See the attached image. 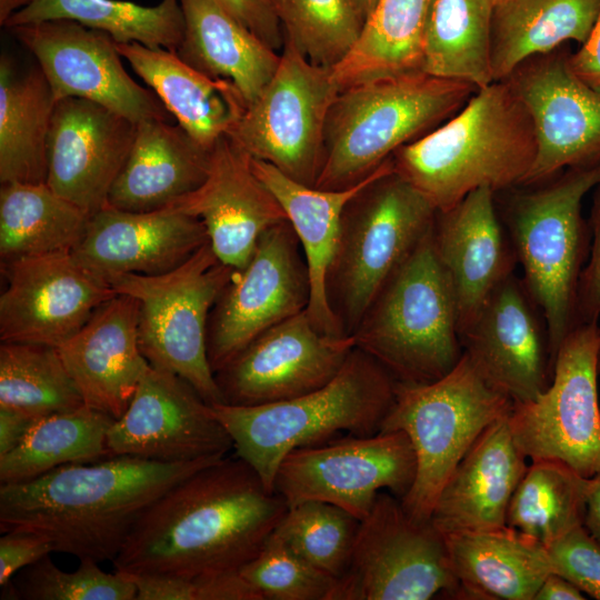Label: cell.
Segmentation results:
<instances>
[{"mask_svg":"<svg viewBox=\"0 0 600 600\" xmlns=\"http://www.w3.org/2000/svg\"><path fill=\"white\" fill-rule=\"evenodd\" d=\"M83 404L57 347L1 342L0 407L41 419Z\"/></svg>","mask_w":600,"mask_h":600,"instance_id":"41","label":"cell"},{"mask_svg":"<svg viewBox=\"0 0 600 600\" xmlns=\"http://www.w3.org/2000/svg\"><path fill=\"white\" fill-rule=\"evenodd\" d=\"M9 30L36 58L56 101L90 100L134 123L173 119L150 88L129 76L117 41L107 32L71 20H49Z\"/></svg>","mask_w":600,"mask_h":600,"instance_id":"16","label":"cell"},{"mask_svg":"<svg viewBox=\"0 0 600 600\" xmlns=\"http://www.w3.org/2000/svg\"><path fill=\"white\" fill-rule=\"evenodd\" d=\"M117 49L177 123L208 150L228 134L246 108L231 83L203 74L176 51L138 42H117Z\"/></svg>","mask_w":600,"mask_h":600,"instance_id":"30","label":"cell"},{"mask_svg":"<svg viewBox=\"0 0 600 600\" xmlns=\"http://www.w3.org/2000/svg\"><path fill=\"white\" fill-rule=\"evenodd\" d=\"M492 1H493V3H494L496 0H492Z\"/></svg>","mask_w":600,"mask_h":600,"instance_id":"57","label":"cell"},{"mask_svg":"<svg viewBox=\"0 0 600 600\" xmlns=\"http://www.w3.org/2000/svg\"><path fill=\"white\" fill-rule=\"evenodd\" d=\"M358 13L366 21L368 16L372 12L378 0H352Z\"/></svg>","mask_w":600,"mask_h":600,"instance_id":"56","label":"cell"},{"mask_svg":"<svg viewBox=\"0 0 600 600\" xmlns=\"http://www.w3.org/2000/svg\"><path fill=\"white\" fill-rule=\"evenodd\" d=\"M286 500L240 457H223L160 496L112 561L134 574L206 577L240 572L286 512Z\"/></svg>","mask_w":600,"mask_h":600,"instance_id":"1","label":"cell"},{"mask_svg":"<svg viewBox=\"0 0 600 600\" xmlns=\"http://www.w3.org/2000/svg\"><path fill=\"white\" fill-rule=\"evenodd\" d=\"M513 401L489 383L463 353L444 377L424 384L398 382L381 431H402L417 461L411 489L401 499L414 519L427 521L446 481L480 434L507 417Z\"/></svg>","mask_w":600,"mask_h":600,"instance_id":"9","label":"cell"},{"mask_svg":"<svg viewBox=\"0 0 600 600\" xmlns=\"http://www.w3.org/2000/svg\"><path fill=\"white\" fill-rule=\"evenodd\" d=\"M354 347L352 334L320 332L306 309L262 332L214 373L220 403L260 406L311 392L336 377Z\"/></svg>","mask_w":600,"mask_h":600,"instance_id":"19","label":"cell"},{"mask_svg":"<svg viewBox=\"0 0 600 600\" xmlns=\"http://www.w3.org/2000/svg\"><path fill=\"white\" fill-rule=\"evenodd\" d=\"M284 40L312 64L332 69L358 41L363 19L352 0H272Z\"/></svg>","mask_w":600,"mask_h":600,"instance_id":"42","label":"cell"},{"mask_svg":"<svg viewBox=\"0 0 600 600\" xmlns=\"http://www.w3.org/2000/svg\"><path fill=\"white\" fill-rule=\"evenodd\" d=\"M170 207L198 217L216 256L234 270L248 264L266 230L288 220L250 157L228 134L211 149L204 182Z\"/></svg>","mask_w":600,"mask_h":600,"instance_id":"23","label":"cell"},{"mask_svg":"<svg viewBox=\"0 0 600 600\" xmlns=\"http://www.w3.org/2000/svg\"><path fill=\"white\" fill-rule=\"evenodd\" d=\"M250 159L253 172L279 201L302 248L310 281L307 313L311 322L324 334H347L328 299V272L347 203L379 173L383 163L350 188L323 190L299 183L268 162Z\"/></svg>","mask_w":600,"mask_h":600,"instance_id":"29","label":"cell"},{"mask_svg":"<svg viewBox=\"0 0 600 600\" xmlns=\"http://www.w3.org/2000/svg\"><path fill=\"white\" fill-rule=\"evenodd\" d=\"M593 190L589 219L591 239L578 284L577 323L598 321L600 318V183ZM598 372L600 374V350Z\"/></svg>","mask_w":600,"mask_h":600,"instance_id":"48","label":"cell"},{"mask_svg":"<svg viewBox=\"0 0 600 600\" xmlns=\"http://www.w3.org/2000/svg\"><path fill=\"white\" fill-rule=\"evenodd\" d=\"M223 457L160 462L112 456L58 467L33 480L0 486V531L27 530L53 552L113 561L146 510L167 490Z\"/></svg>","mask_w":600,"mask_h":600,"instance_id":"2","label":"cell"},{"mask_svg":"<svg viewBox=\"0 0 600 600\" xmlns=\"http://www.w3.org/2000/svg\"><path fill=\"white\" fill-rule=\"evenodd\" d=\"M460 341L481 376L513 403L534 400L551 382L544 318L514 273L492 291Z\"/></svg>","mask_w":600,"mask_h":600,"instance_id":"21","label":"cell"},{"mask_svg":"<svg viewBox=\"0 0 600 600\" xmlns=\"http://www.w3.org/2000/svg\"><path fill=\"white\" fill-rule=\"evenodd\" d=\"M599 183L600 164L570 168L534 189H509L503 199V222L522 281L544 318L553 364L577 324L578 284L591 239L581 204Z\"/></svg>","mask_w":600,"mask_h":600,"instance_id":"6","label":"cell"},{"mask_svg":"<svg viewBox=\"0 0 600 600\" xmlns=\"http://www.w3.org/2000/svg\"><path fill=\"white\" fill-rule=\"evenodd\" d=\"M492 0H432L422 40V71L482 89L491 71Z\"/></svg>","mask_w":600,"mask_h":600,"instance_id":"36","label":"cell"},{"mask_svg":"<svg viewBox=\"0 0 600 600\" xmlns=\"http://www.w3.org/2000/svg\"><path fill=\"white\" fill-rule=\"evenodd\" d=\"M444 537L462 599L533 600L552 572L547 548L508 526Z\"/></svg>","mask_w":600,"mask_h":600,"instance_id":"32","label":"cell"},{"mask_svg":"<svg viewBox=\"0 0 600 600\" xmlns=\"http://www.w3.org/2000/svg\"><path fill=\"white\" fill-rule=\"evenodd\" d=\"M552 572L600 600V544L579 526L547 547Z\"/></svg>","mask_w":600,"mask_h":600,"instance_id":"47","label":"cell"},{"mask_svg":"<svg viewBox=\"0 0 600 600\" xmlns=\"http://www.w3.org/2000/svg\"><path fill=\"white\" fill-rule=\"evenodd\" d=\"M584 594L569 580L550 572L539 587L533 600H584Z\"/></svg>","mask_w":600,"mask_h":600,"instance_id":"53","label":"cell"},{"mask_svg":"<svg viewBox=\"0 0 600 600\" xmlns=\"http://www.w3.org/2000/svg\"><path fill=\"white\" fill-rule=\"evenodd\" d=\"M478 91L423 71L386 77L341 89L324 127V162L316 188H350L401 147L454 116Z\"/></svg>","mask_w":600,"mask_h":600,"instance_id":"5","label":"cell"},{"mask_svg":"<svg viewBox=\"0 0 600 600\" xmlns=\"http://www.w3.org/2000/svg\"><path fill=\"white\" fill-rule=\"evenodd\" d=\"M398 381L354 347L336 377L302 396L260 406L210 404L230 434L236 456L273 489L276 470L292 450L342 436H373L396 397Z\"/></svg>","mask_w":600,"mask_h":600,"instance_id":"4","label":"cell"},{"mask_svg":"<svg viewBox=\"0 0 600 600\" xmlns=\"http://www.w3.org/2000/svg\"><path fill=\"white\" fill-rule=\"evenodd\" d=\"M432 238L456 301L461 336L518 263L497 211L496 192L479 188L452 208L437 211Z\"/></svg>","mask_w":600,"mask_h":600,"instance_id":"25","label":"cell"},{"mask_svg":"<svg viewBox=\"0 0 600 600\" xmlns=\"http://www.w3.org/2000/svg\"><path fill=\"white\" fill-rule=\"evenodd\" d=\"M561 47L532 57L504 80L526 104L537 154L522 187L544 183L566 169L600 164V93L570 70Z\"/></svg>","mask_w":600,"mask_h":600,"instance_id":"17","label":"cell"},{"mask_svg":"<svg viewBox=\"0 0 600 600\" xmlns=\"http://www.w3.org/2000/svg\"><path fill=\"white\" fill-rule=\"evenodd\" d=\"M432 0H378L361 34L331 69L338 88L422 71V40Z\"/></svg>","mask_w":600,"mask_h":600,"instance_id":"35","label":"cell"},{"mask_svg":"<svg viewBox=\"0 0 600 600\" xmlns=\"http://www.w3.org/2000/svg\"><path fill=\"white\" fill-rule=\"evenodd\" d=\"M432 230L386 281L352 333L357 348L406 384L439 380L463 354L457 306Z\"/></svg>","mask_w":600,"mask_h":600,"instance_id":"7","label":"cell"},{"mask_svg":"<svg viewBox=\"0 0 600 600\" xmlns=\"http://www.w3.org/2000/svg\"><path fill=\"white\" fill-rule=\"evenodd\" d=\"M1 342L59 347L117 294L71 251L1 261Z\"/></svg>","mask_w":600,"mask_h":600,"instance_id":"18","label":"cell"},{"mask_svg":"<svg viewBox=\"0 0 600 600\" xmlns=\"http://www.w3.org/2000/svg\"><path fill=\"white\" fill-rule=\"evenodd\" d=\"M234 271L207 243L168 272L110 281L139 302V343L148 362L181 377L209 404L221 402L207 352L209 317Z\"/></svg>","mask_w":600,"mask_h":600,"instance_id":"10","label":"cell"},{"mask_svg":"<svg viewBox=\"0 0 600 600\" xmlns=\"http://www.w3.org/2000/svg\"><path fill=\"white\" fill-rule=\"evenodd\" d=\"M49 20H71L110 34L119 43L177 51L184 31L179 0L147 7L123 0H33L13 13L6 29Z\"/></svg>","mask_w":600,"mask_h":600,"instance_id":"37","label":"cell"},{"mask_svg":"<svg viewBox=\"0 0 600 600\" xmlns=\"http://www.w3.org/2000/svg\"><path fill=\"white\" fill-rule=\"evenodd\" d=\"M360 520L323 501H304L288 509L274 531L296 553L339 579L351 559Z\"/></svg>","mask_w":600,"mask_h":600,"instance_id":"43","label":"cell"},{"mask_svg":"<svg viewBox=\"0 0 600 600\" xmlns=\"http://www.w3.org/2000/svg\"><path fill=\"white\" fill-rule=\"evenodd\" d=\"M274 51L281 53L284 34L272 0H214Z\"/></svg>","mask_w":600,"mask_h":600,"instance_id":"50","label":"cell"},{"mask_svg":"<svg viewBox=\"0 0 600 600\" xmlns=\"http://www.w3.org/2000/svg\"><path fill=\"white\" fill-rule=\"evenodd\" d=\"M17 599L27 600H136V587L114 570L104 572L99 562L80 560L74 571H63L50 554L20 570L10 581Z\"/></svg>","mask_w":600,"mask_h":600,"instance_id":"44","label":"cell"},{"mask_svg":"<svg viewBox=\"0 0 600 600\" xmlns=\"http://www.w3.org/2000/svg\"><path fill=\"white\" fill-rule=\"evenodd\" d=\"M240 574L262 600H333L338 582L273 534Z\"/></svg>","mask_w":600,"mask_h":600,"instance_id":"45","label":"cell"},{"mask_svg":"<svg viewBox=\"0 0 600 600\" xmlns=\"http://www.w3.org/2000/svg\"><path fill=\"white\" fill-rule=\"evenodd\" d=\"M53 552L44 537L27 530H10L0 538V586L3 587L23 568Z\"/></svg>","mask_w":600,"mask_h":600,"instance_id":"49","label":"cell"},{"mask_svg":"<svg viewBox=\"0 0 600 600\" xmlns=\"http://www.w3.org/2000/svg\"><path fill=\"white\" fill-rule=\"evenodd\" d=\"M111 456L160 462L226 457L233 442L196 389L150 364L124 413L110 426Z\"/></svg>","mask_w":600,"mask_h":600,"instance_id":"20","label":"cell"},{"mask_svg":"<svg viewBox=\"0 0 600 600\" xmlns=\"http://www.w3.org/2000/svg\"><path fill=\"white\" fill-rule=\"evenodd\" d=\"M37 420L21 411L0 407V457L13 450Z\"/></svg>","mask_w":600,"mask_h":600,"instance_id":"52","label":"cell"},{"mask_svg":"<svg viewBox=\"0 0 600 600\" xmlns=\"http://www.w3.org/2000/svg\"><path fill=\"white\" fill-rule=\"evenodd\" d=\"M210 157L211 150L178 123L138 122L128 158L109 191L108 206L133 212L170 207L204 182Z\"/></svg>","mask_w":600,"mask_h":600,"instance_id":"28","label":"cell"},{"mask_svg":"<svg viewBox=\"0 0 600 600\" xmlns=\"http://www.w3.org/2000/svg\"><path fill=\"white\" fill-rule=\"evenodd\" d=\"M531 462L512 494L506 524L547 548L583 526L589 478L558 460Z\"/></svg>","mask_w":600,"mask_h":600,"instance_id":"40","label":"cell"},{"mask_svg":"<svg viewBox=\"0 0 600 600\" xmlns=\"http://www.w3.org/2000/svg\"><path fill=\"white\" fill-rule=\"evenodd\" d=\"M184 18L177 54L203 74L231 83L246 107L274 74V51L214 0H179Z\"/></svg>","mask_w":600,"mask_h":600,"instance_id":"31","label":"cell"},{"mask_svg":"<svg viewBox=\"0 0 600 600\" xmlns=\"http://www.w3.org/2000/svg\"><path fill=\"white\" fill-rule=\"evenodd\" d=\"M508 416L480 434L442 487L431 521L443 534L507 526L510 500L528 468Z\"/></svg>","mask_w":600,"mask_h":600,"instance_id":"27","label":"cell"},{"mask_svg":"<svg viewBox=\"0 0 600 600\" xmlns=\"http://www.w3.org/2000/svg\"><path fill=\"white\" fill-rule=\"evenodd\" d=\"M340 89L331 69L309 62L284 40L279 66L228 136L250 157L316 187L324 162V127Z\"/></svg>","mask_w":600,"mask_h":600,"instance_id":"12","label":"cell"},{"mask_svg":"<svg viewBox=\"0 0 600 600\" xmlns=\"http://www.w3.org/2000/svg\"><path fill=\"white\" fill-rule=\"evenodd\" d=\"M207 243L203 222L178 208L133 212L107 204L90 216L81 241L71 252L110 283L128 273L168 272Z\"/></svg>","mask_w":600,"mask_h":600,"instance_id":"24","label":"cell"},{"mask_svg":"<svg viewBox=\"0 0 600 600\" xmlns=\"http://www.w3.org/2000/svg\"><path fill=\"white\" fill-rule=\"evenodd\" d=\"M462 599L444 534L420 521L401 499L380 491L360 520L351 559L333 600Z\"/></svg>","mask_w":600,"mask_h":600,"instance_id":"11","label":"cell"},{"mask_svg":"<svg viewBox=\"0 0 600 600\" xmlns=\"http://www.w3.org/2000/svg\"><path fill=\"white\" fill-rule=\"evenodd\" d=\"M90 216L47 183H1V261L72 251Z\"/></svg>","mask_w":600,"mask_h":600,"instance_id":"38","label":"cell"},{"mask_svg":"<svg viewBox=\"0 0 600 600\" xmlns=\"http://www.w3.org/2000/svg\"><path fill=\"white\" fill-rule=\"evenodd\" d=\"M416 471V454L404 432L348 434L290 451L276 470L273 489L288 508L323 501L362 520L380 491L402 499Z\"/></svg>","mask_w":600,"mask_h":600,"instance_id":"14","label":"cell"},{"mask_svg":"<svg viewBox=\"0 0 600 600\" xmlns=\"http://www.w3.org/2000/svg\"><path fill=\"white\" fill-rule=\"evenodd\" d=\"M121 573L134 584L136 600H262L240 572L196 578Z\"/></svg>","mask_w":600,"mask_h":600,"instance_id":"46","label":"cell"},{"mask_svg":"<svg viewBox=\"0 0 600 600\" xmlns=\"http://www.w3.org/2000/svg\"><path fill=\"white\" fill-rule=\"evenodd\" d=\"M308 268L288 220L266 230L252 258L236 270L217 299L207 333V352L216 373L253 339L307 309Z\"/></svg>","mask_w":600,"mask_h":600,"instance_id":"15","label":"cell"},{"mask_svg":"<svg viewBox=\"0 0 600 600\" xmlns=\"http://www.w3.org/2000/svg\"><path fill=\"white\" fill-rule=\"evenodd\" d=\"M114 420L86 404L38 419L22 441L0 457V483L26 482L64 464L112 457L107 434Z\"/></svg>","mask_w":600,"mask_h":600,"instance_id":"39","label":"cell"},{"mask_svg":"<svg viewBox=\"0 0 600 600\" xmlns=\"http://www.w3.org/2000/svg\"><path fill=\"white\" fill-rule=\"evenodd\" d=\"M568 64L576 77L600 93V13L580 49L569 53Z\"/></svg>","mask_w":600,"mask_h":600,"instance_id":"51","label":"cell"},{"mask_svg":"<svg viewBox=\"0 0 600 600\" xmlns=\"http://www.w3.org/2000/svg\"><path fill=\"white\" fill-rule=\"evenodd\" d=\"M531 116L507 80L479 89L454 116L399 148L394 171L437 211L479 188L522 187L536 159Z\"/></svg>","mask_w":600,"mask_h":600,"instance_id":"3","label":"cell"},{"mask_svg":"<svg viewBox=\"0 0 600 600\" xmlns=\"http://www.w3.org/2000/svg\"><path fill=\"white\" fill-rule=\"evenodd\" d=\"M600 13V0H496L491 19L493 81L526 60L564 42L583 43Z\"/></svg>","mask_w":600,"mask_h":600,"instance_id":"33","label":"cell"},{"mask_svg":"<svg viewBox=\"0 0 600 600\" xmlns=\"http://www.w3.org/2000/svg\"><path fill=\"white\" fill-rule=\"evenodd\" d=\"M437 210L392 159L346 206L327 278L330 306L352 334L390 276L432 230Z\"/></svg>","mask_w":600,"mask_h":600,"instance_id":"8","label":"cell"},{"mask_svg":"<svg viewBox=\"0 0 600 600\" xmlns=\"http://www.w3.org/2000/svg\"><path fill=\"white\" fill-rule=\"evenodd\" d=\"M86 406L119 419L150 363L139 343V302L117 293L57 347Z\"/></svg>","mask_w":600,"mask_h":600,"instance_id":"26","label":"cell"},{"mask_svg":"<svg viewBox=\"0 0 600 600\" xmlns=\"http://www.w3.org/2000/svg\"><path fill=\"white\" fill-rule=\"evenodd\" d=\"M56 102L38 64L20 73L10 57L1 56V183L47 182L48 137Z\"/></svg>","mask_w":600,"mask_h":600,"instance_id":"34","label":"cell"},{"mask_svg":"<svg viewBox=\"0 0 600 600\" xmlns=\"http://www.w3.org/2000/svg\"><path fill=\"white\" fill-rule=\"evenodd\" d=\"M599 350L598 321L577 323L558 350L548 389L513 403L508 422L527 459L558 460L586 478L600 471Z\"/></svg>","mask_w":600,"mask_h":600,"instance_id":"13","label":"cell"},{"mask_svg":"<svg viewBox=\"0 0 600 600\" xmlns=\"http://www.w3.org/2000/svg\"><path fill=\"white\" fill-rule=\"evenodd\" d=\"M583 527L600 544V471L588 479Z\"/></svg>","mask_w":600,"mask_h":600,"instance_id":"54","label":"cell"},{"mask_svg":"<svg viewBox=\"0 0 600 600\" xmlns=\"http://www.w3.org/2000/svg\"><path fill=\"white\" fill-rule=\"evenodd\" d=\"M33 0H0V24L3 27L6 21L17 11L29 6Z\"/></svg>","mask_w":600,"mask_h":600,"instance_id":"55","label":"cell"},{"mask_svg":"<svg viewBox=\"0 0 600 600\" xmlns=\"http://www.w3.org/2000/svg\"><path fill=\"white\" fill-rule=\"evenodd\" d=\"M134 133V122L97 102L80 98L57 101L48 137L46 183L92 216L108 204Z\"/></svg>","mask_w":600,"mask_h":600,"instance_id":"22","label":"cell"}]
</instances>
